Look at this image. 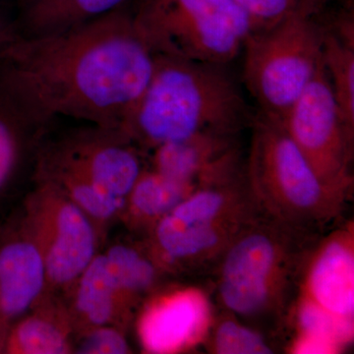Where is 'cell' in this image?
Masks as SVG:
<instances>
[{
	"label": "cell",
	"instance_id": "obj_24",
	"mask_svg": "<svg viewBox=\"0 0 354 354\" xmlns=\"http://www.w3.org/2000/svg\"><path fill=\"white\" fill-rule=\"evenodd\" d=\"M212 349L218 354H271L274 344L267 335L234 317L223 318L214 329Z\"/></svg>",
	"mask_w": 354,
	"mask_h": 354
},
{
	"label": "cell",
	"instance_id": "obj_19",
	"mask_svg": "<svg viewBox=\"0 0 354 354\" xmlns=\"http://www.w3.org/2000/svg\"><path fill=\"white\" fill-rule=\"evenodd\" d=\"M102 250L125 304L136 316L142 305L162 288L169 277L142 239H120Z\"/></svg>",
	"mask_w": 354,
	"mask_h": 354
},
{
	"label": "cell",
	"instance_id": "obj_6",
	"mask_svg": "<svg viewBox=\"0 0 354 354\" xmlns=\"http://www.w3.org/2000/svg\"><path fill=\"white\" fill-rule=\"evenodd\" d=\"M135 24L155 55L228 64L254 32L234 0H138Z\"/></svg>",
	"mask_w": 354,
	"mask_h": 354
},
{
	"label": "cell",
	"instance_id": "obj_10",
	"mask_svg": "<svg viewBox=\"0 0 354 354\" xmlns=\"http://www.w3.org/2000/svg\"><path fill=\"white\" fill-rule=\"evenodd\" d=\"M39 153L123 202L146 167L144 153L124 133L97 125L48 136Z\"/></svg>",
	"mask_w": 354,
	"mask_h": 354
},
{
	"label": "cell",
	"instance_id": "obj_2",
	"mask_svg": "<svg viewBox=\"0 0 354 354\" xmlns=\"http://www.w3.org/2000/svg\"><path fill=\"white\" fill-rule=\"evenodd\" d=\"M253 118L227 64L156 55L121 131L144 153L204 133L239 135Z\"/></svg>",
	"mask_w": 354,
	"mask_h": 354
},
{
	"label": "cell",
	"instance_id": "obj_9",
	"mask_svg": "<svg viewBox=\"0 0 354 354\" xmlns=\"http://www.w3.org/2000/svg\"><path fill=\"white\" fill-rule=\"evenodd\" d=\"M281 124L321 180L351 199L354 132L342 120L323 62Z\"/></svg>",
	"mask_w": 354,
	"mask_h": 354
},
{
	"label": "cell",
	"instance_id": "obj_25",
	"mask_svg": "<svg viewBox=\"0 0 354 354\" xmlns=\"http://www.w3.org/2000/svg\"><path fill=\"white\" fill-rule=\"evenodd\" d=\"M127 330L116 326H100L74 337V354H128L132 348Z\"/></svg>",
	"mask_w": 354,
	"mask_h": 354
},
{
	"label": "cell",
	"instance_id": "obj_18",
	"mask_svg": "<svg viewBox=\"0 0 354 354\" xmlns=\"http://www.w3.org/2000/svg\"><path fill=\"white\" fill-rule=\"evenodd\" d=\"M196 187L146 167L128 193L120 223L135 239H144Z\"/></svg>",
	"mask_w": 354,
	"mask_h": 354
},
{
	"label": "cell",
	"instance_id": "obj_4",
	"mask_svg": "<svg viewBox=\"0 0 354 354\" xmlns=\"http://www.w3.org/2000/svg\"><path fill=\"white\" fill-rule=\"evenodd\" d=\"M258 212L239 150L203 177L142 241L169 278L215 271L227 247Z\"/></svg>",
	"mask_w": 354,
	"mask_h": 354
},
{
	"label": "cell",
	"instance_id": "obj_22",
	"mask_svg": "<svg viewBox=\"0 0 354 354\" xmlns=\"http://www.w3.org/2000/svg\"><path fill=\"white\" fill-rule=\"evenodd\" d=\"M323 64L342 120L354 132V39L324 24Z\"/></svg>",
	"mask_w": 354,
	"mask_h": 354
},
{
	"label": "cell",
	"instance_id": "obj_20",
	"mask_svg": "<svg viewBox=\"0 0 354 354\" xmlns=\"http://www.w3.org/2000/svg\"><path fill=\"white\" fill-rule=\"evenodd\" d=\"M130 0H30L19 24L26 39L58 34L99 19Z\"/></svg>",
	"mask_w": 354,
	"mask_h": 354
},
{
	"label": "cell",
	"instance_id": "obj_3",
	"mask_svg": "<svg viewBox=\"0 0 354 354\" xmlns=\"http://www.w3.org/2000/svg\"><path fill=\"white\" fill-rule=\"evenodd\" d=\"M322 236L258 212L216 266V291L223 309L264 334L285 327L307 262Z\"/></svg>",
	"mask_w": 354,
	"mask_h": 354
},
{
	"label": "cell",
	"instance_id": "obj_5",
	"mask_svg": "<svg viewBox=\"0 0 354 354\" xmlns=\"http://www.w3.org/2000/svg\"><path fill=\"white\" fill-rule=\"evenodd\" d=\"M244 174L261 213L323 235L342 216L348 198L330 189L278 121L258 113Z\"/></svg>",
	"mask_w": 354,
	"mask_h": 354
},
{
	"label": "cell",
	"instance_id": "obj_7",
	"mask_svg": "<svg viewBox=\"0 0 354 354\" xmlns=\"http://www.w3.org/2000/svg\"><path fill=\"white\" fill-rule=\"evenodd\" d=\"M320 16H295L253 32L244 44L243 80L259 113L281 123L323 62Z\"/></svg>",
	"mask_w": 354,
	"mask_h": 354
},
{
	"label": "cell",
	"instance_id": "obj_13",
	"mask_svg": "<svg viewBox=\"0 0 354 354\" xmlns=\"http://www.w3.org/2000/svg\"><path fill=\"white\" fill-rule=\"evenodd\" d=\"M46 292L41 253L15 208L0 221V341Z\"/></svg>",
	"mask_w": 354,
	"mask_h": 354
},
{
	"label": "cell",
	"instance_id": "obj_17",
	"mask_svg": "<svg viewBox=\"0 0 354 354\" xmlns=\"http://www.w3.org/2000/svg\"><path fill=\"white\" fill-rule=\"evenodd\" d=\"M239 135L204 133L153 149L150 167L179 183L197 186L218 162L239 149Z\"/></svg>",
	"mask_w": 354,
	"mask_h": 354
},
{
	"label": "cell",
	"instance_id": "obj_1",
	"mask_svg": "<svg viewBox=\"0 0 354 354\" xmlns=\"http://www.w3.org/2000/svg\"><path fill=\"white\" fill-rule=\"evenodd\" d=\"M155 55L122 7L65 32L23 39L0 69L48 118L120 129L150 81Z\"/></svg>",
	"mask_w": 354,
	"mask_h": 354
},
{
	"label": "cell",
	"instance_id": "obj_15",
	"mask_svg": "<svg viewBox=\"0 0 354 354\" xmlns=\"http://www.w3.org/2000/svg\"><path fill=\"white\" fill-rule=\"evenodd\" d=\"M64 299L74 337L100 326H116L128 330L135 318L123 299L102 250L91 261Z\"/></svg>",
	"mask_w": 354,
	"mask_h": 354
},
{
	"label": "cell",
	"instance_id": "obj_11",
	"mask_svg": "<svg viewBox=\"0 0 354 354\" xmlns=\"http://www.w3.org/2000/svg\"><path fill=\"white\" fill-rule=\"evenodd\" d=\"M137 314V337L147 353L188 351L204 341L213 326L209 297L195 288L158 290Z\"/></svg>",
	"mask_w": 354,
	"mask_h": 354
},
{
	"label": "cell",
	"instance_id": "obj_8",
	"mask_svg": "<svg viewBox=\"0 0 354 354\" xmlns=\"http://www.w3.org/2000/svg\"><path fill=\"white\" fill-rule=\"evenodd\" d=\"M16 208L41 253L46 292L64 297L106 239L80 207L50 183L32 181Z\"/></svg>",
	"mask_w": 354,
	"mask_h": 354
},
{
	"label": "cell",
	"instance_id": "obj_26",
	"mask_svg": "<svg viewBox=\"0 0 354 354\" xmlns=\"http://www.w3.org/2000/svg\"><path fill=\"white\" fill-rule=\"evenodd\" d=\"M23 39L19 24L11 19L0 7V62L12 55Z\"/></svg>",
	"mask_w": 354,
	"mask_h": 354
},
{
	"label": "cell",
	"instance_id": "obj_16",
	"mask_svg": "<svg viewBox=\"0 0 354 354\" xmlns=\"http://www.w3.org/2000/svg\"><path fill=\"white\" fill-rule=\"evenodd\" d=\"M74 330L64 297L46 292L10 326L0 354H72Z\"/></svg>",
	"mask_w": 354,
	"mask_h": 354
},
{
	"label": "cell",
	"instance_id": "obj_12",
	"mask_svg": "<svg viewBox=\"0 0 354 354\" xmlns=\"http://www.w3.org/2000/svg\"><path fill=\"white\" fill-rule=\"evenodd\" d=\"M53 120L32 106L0 69V206L26 180L32 183Z\"/></svg>",
	"mask_w": 354,
	"mask_h": 354
},
{
	"label": "cell",
	"instance_id": "obj_23",
	"mask_svg": "<svg viewBox=\"0 0 354 354\" xmlns=\"http://www.w3.org/2000/svg\"><path fill=\"white\" fill-rule=\"evenodd\" d=\"M253 25L254 32L267 29L295 16H321L334 0H234Z\"/></svg>",
	"mask_w": 354,
	"mask_h": 354
},
{
	"label": "cell",
	"instance_id": "obj_21",
	"mask_svg": "<svg viewBox=\"0 0 354 354\" xmlns=\"http://www.w3.org/2000/svg\"><path fill=\"white\" fill-rule=\"evenodd\" d=\"M291 316L297 327L292 353H337L353 342L354 321L333 315L304 295L298 297Z\"/></svg>",
	"mask_w": 354,
	"mask_h": 354
},
{
	"label": "cell",
	"instance_id": "obj_14",
	"mask_svg": "<svg viewBox=\"0 0 354 354\" xmlns=\"http://www.w3.org/2000/svg\"><path fill=\"white\" fill-rule=\"evenodd\" d=\"M299 295L333 315L354 321L353 225L321 237L305 268Z\"/></svg>",
	"mask_w": 354,
	"mask_h": 354
}]
</instances>
